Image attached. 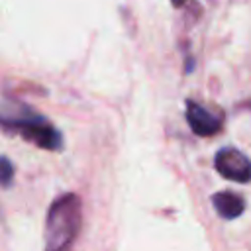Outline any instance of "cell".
Instances as JSON below:
<instances>
[{"label":"cell","mask_w":251,"mask_h":251,"mask_svg":"<svg viewBox=\"0 0 251 251\" xmlns=\"http://www.w3.org/2000/svg\"><path fill=\"white\" fill-rule=\"evenodd\" d=\"M80 226V200L75 194L59 196L45 222V251H69Z\"/></svg>","instance_id":"1"},{"label":"cell","mask_w":251,"mask_h":251,"mask_svg":"<svg viewBox=\"0 0 251 251\" xmlns=\"http://www.w3.org/2000/svg\"><path fill=\"white\" fill-rule=\"evenodd\" d=\"M12 175H14V167H12L10 159L8 157H2V184L4 186H10Z\"/></svg>","instance_id":"6"},{"label":"cell","mask_w":251,"mask_h":251,"mask_svg":"<svg viewBox=\"0 0 251 251\" xmlns=\"http://www.w3.org/2000/svg\"><path fill=\"white\" fill-rule=\"evenodd\" d=\"M2 126H4L6 129H10V127L18 129L20 135H22L25 141H29V143H33V145H37V147H41V149L57 151V149L63 147V137H61V133H59L47 120H43L41 116H37V114H33V112H31L29 116L22 118V120L8 122V124H2Z\"/></svg>","instance_id":"2"},{"label":"cell","mask_w":251,"mask_h":251,"mask_svg":"<svg viewBox=\"0 0 251 251\" xmlns=\"http://www.w3.org/2000/svg\"><path fill=\"white\" fill-rule=\"evenodd\" d=\"M184 2H186V0H173V4H175V6H182Z\"/></svg>","instance_id":"7"},{"label":"cell","mask_w":251,"mask_h":251,"mask_svg":"<svg viewBox=\"0 0 251 251\" xmlns=\"http://www.w3.org/2000/svg\"><path fill=\"white\" fill-rule=\"evenodd\" d=\"M212 204H214L216 212L226 220H235L245 210L243 198L233 194V192H218V194H214L212 196Z\"/></svg>","instance_id":"5"},{"label":"cell","mask_w":251,"mask_h":251,"mask_svg":"<svg viewBox=\"0 0 251 251\" xmlns=\"http://www.w3.org/2000/svg\"><path fill=\"white\" fill-rule=\"evenodd\" d=\"M186 122L190 129L200 137H212L222 129V120L194 100L186 102Z\"/></svg>","instance_id":"4"},{"label":"cell","mask_w":251,"mask_h":251,"mask_svg":"<svg viewBox=\"0 0 251 251\" xmlns=\"http://www.w3.org/2000/svg\"><path fill=\"white\" fill-rule=\"evenodd\" d=\"M214 167L227 180L241 182V184L251 180V161L245 153H241L235 147L220 149L214 157Z\"/></svg>","instance_id":"3"}]
</instances>
